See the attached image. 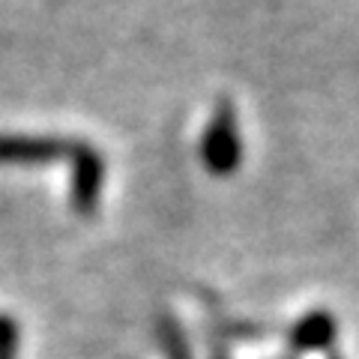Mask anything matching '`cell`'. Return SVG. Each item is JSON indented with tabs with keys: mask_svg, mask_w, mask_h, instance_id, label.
<instances>
[{
	"mask_svg": "<svg viewBox=\"0 0 359 359\" xmlns=\"http://www.w3.org/2000/svg\"><path fill=\"white\" fill-rule=\"evenodd\" d=\"M332 359H339V356H332Z\"/></svg>",
	"mask_w": 359,
	"mask_h": 359,
	"instance_id": "7",
	"label": "cell"
},
{
	"mask_svg": "<svg viewBox=\"0 0 359 359\" xmlns=\"http://www.w3.org/2000/svg\"><path fill=\"white\" fill-rule=\"evenodd\" d=\"M18 353V323L9 314H0V359H15Z\"/></svg>",
	"mask_w": 359,
	"mask_h": 359,
	"instance_id": "6",
	"label": "cell"
},
{
	"mask_svg": "<svg viewBox=\"0 0 359 359\" xmlns=\"http://www.w3.org/2000/svg\"><path fill=\"white\" fill-rule=\"evenodd\" d=\"M159 341H162V351L168 359H192V351H189V341L183 330L177 327V320L165 318L159 323Z\"/></svg>",
	"mask_w": 359,
	"mask_h": 359,
	"instance_id": "5",
	"label": "cell"
},
{
	"mask_svg": "<svg viewBox=\"0 0 359 359\" xmlns=\"http://www.w3.org/2000/svg\"><path fill=\"white\" fill-rule=\"evenodd\" d=\"M204 162L212 174H228L233 171V165L243 156V147H240V138H237V129H233V114L228 105L219 108V114L212 117L210 129L204 135Z\"/></svg>",
	"mask_w": 359,
	"mask_h": 359,
	"instance_id": "1",
	"label": "cell"
},
{
	"mask_svg": "<svg viewBox=\"0 0 359 359\" xmlns=\"http://www.w3.org/2000/svg\"><path fill=\"white\" fill-rule=\"evenodd\" d=\"M335 332H339V323L330 311H309L306 318H299L294 323V330H290V344H294V351L299 353H311V351H323V347H330Z\"/></svg>",
	"mask_w": 359,
	"mask_h": 359,
	"instance_id": "4",
	"label": "cell"
},
{
	"mask_svg": "<svg viewBox=\"0 0 359 359\" xmlns=\"http://www.w3.org/2000/svg\"><path fill=\"white\" fill-rule=\"evenodd\" d=\"M75 141L36 138V135H0V162H51L72 156Z\"/></svg>",
	"mask_w": 359,
	"mask_h": 359,
	"instance_id": "3",
	"label": "cell"
},
{
	"mask_svg": "<svg viewBox=\"0 0 359 359\" xmlns=\"http://www.w3.org/2000/svg\"><path fill=\"white\" fill-rule=\"evenodd\" d=\"M72 204L90 212L99 204V189H102V156L87 144H78L72 147Z\"/></svg>",
	"mask_w": 359,
	"mask_h": 359,
	"instance_id": "2",
	"label": "cell"
}]
</instances>
